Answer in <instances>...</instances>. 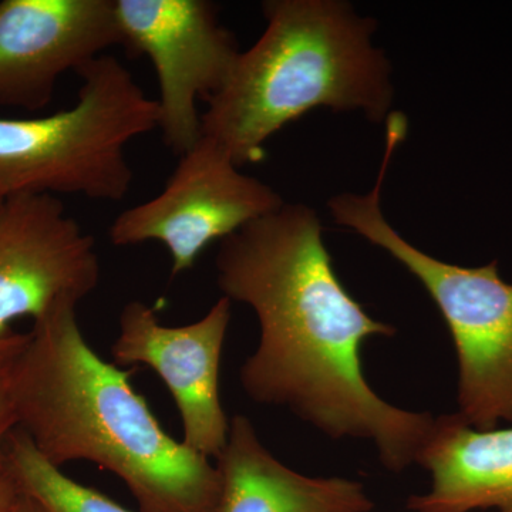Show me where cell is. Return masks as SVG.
<instances>
[{
    "instance_id": "1",
    "label": "cell",
    "mask_w": 512,
    "mask_h": 512,
    "mask_svg": "<svg viewBox=\"0 0 512 512\" xmlns=\"http://www.w3.org/2000/svg\"><path fill=\"white\" fill-rule=\"evenodd\" d=\"M215 266L225 298L258 319V346L239 370L248 397L330 439L370 441L393 473L417 463L436 417L384 402L367 383L360 349L396 329L346 291L315 210L285 202L222 239Z\"/></svg>"
},
{
    "instance_id": "2",
    "label": "cell",
    "mask_w": 512,
    "mask_h": 512,
    "mask_svg": "<svg viewBox=\"0 0 512 512\" xmlns=\"http://www.w3.org/2000/svg\"><path fill=\"white\" fill-rule=\"evenodd\" d=\"M76 309L33 322L15 372L19 429L53 466L119 477L140 512H218L217 466L164 430L130 373L87 343Z\"/></svg>"
},
{
    "instance_id": "3",
    "label": "cell",
    "mask_w": 512,
    "mask_h": 512,
    "mask_svg": "<svg viewBox=\"0 0 512 512\" xmlns=\"http://www.w3.org/2000/svg\"><path fill=\"white\" fill-rule=\"evenodd\" d=\"M262 9L264 35L239 52L227 82L207 101L201 136L241 168L261 163L269 138L319 107L386 123L392 69L373 46L375 20L340 0H269Z\"/></svg>"
},
{
    "instance_id": "4",
    "label": "cell",
    "mask_w": 512,
    "mask_h": 512,
    "mask_svg": "<svg viewBox=\"0 0 512 512\" xmlns=\"http://www.w3.org/2000/svg\"><path fill=\"white\" fill-rule=\"evenodd\" d=\"M82 87L70 109L37 119L0 117V198L83 195L121 201L133 170L126 148L160 124L146 96L117 57H97L77 70Z\"/></svg>"
},
{
    "instance_id": "5",
    "label": "cell",
    "mask_w": 512,
    "mask_h": 512,
    "mask_svg": "<svg viewBox=\"0 0 512 512\" xmlns=\"http://www.w3.org/2000/svg\"><path fill=\"white\" fill-rule=\"evenodd\" d=\"M387 134L375 187L367 194L336 195L329 210L336 224L389 252L419 279L450 330L458 360V416L478 430L512 423V282L498 274L497 261L464 268L440 261L406 241L384 218L380 195L396 148Z\"/></svg>"
},
{
    "instance_id": "6",
    "label": "cell",
    "mask_w": 512,
    "mask_h": 512,
    "mask_svg": "<svg viewBox=\"0 0 512 512\" xmlns=\"http://www.w3.org/2000/svg\"><path fill=\"white\" fill-rule=\"evenodd\" d=\"M284 204L274 188L241 173L218 144L201 136L181 156L164 190L121 212L109 238L116 247L160 242L177 276L191 269L215 239L222 241Z\"/></svg>"
},
{
    "instance_id": "7",
    "label": "cell",
    "mask_w": 512,
    "mask_h": 512,
    "mask_svg": "<svg viewBox=\"0 0 512 512\" xmlns=\"http://www.w3.org/2000/svg\"><path fill=\"white\" fill-rule=\"evenodd\" d=\"M124 47L156 70L165 146L183 156L201 138L197 104L220 92L239 55L208 0H116Z\"/></svg>"
},
{
    "instance_id": "8",
    "label": "cell",
    "mask_w": 512,
    "mask_h": 512,
    "mask_svg": "<svg viewBox=\"0 0 512 512\" xmlns=\"http://www.w3.org/2000/svg\"><path fill=\"white\" fill-rule=\"evenodd\" d=\"M100 275L94 238L55 195L0 202V335L15 320L77 308Z\"/></svg>"
},
{
    "instance_id": "9",
    "label": "cell",
    "mask_w": 512,
    "mask_h": 512,
    "mask_svg": "<svg viewBox=\"0 0 512 512\" xmlns=\"http://www.w3.org/2000/svg\"><path fill=\"white\" fill-rule=\"evenodd\" d=\"M231 303L222 296L197 322L167 326L147 303L128 302L110 352L114 365H144L160 376L177 404L183 443L210 460L220 456L229 434L220 366Z\"/></svg>"
},
{
    "instance_id": "10",
    "label": "cell",
    "mask_w": 512,
    "mask_h": 512,
    "mask_svg": "<svg viewBox=\"0 0 512 512\" xmlns=\"http://www.w3.org/2000/svg\"><path fill=\"white\" fill-rule=\"evenodd\" d=\"M124 46L116 0L0 2V106L39 110L64 73Z\"/></svg>"
},
{
    "instance_id": "11",
    "label": "cell",
    "mask_w": 512,
    "mask_h": 512,
    "mask_svg": "<svg viewBox=\"0 0 512 512\" xmlns=\"http://www.w3.org/2000/svg\"><path fill=\"white\" fill-rule=\"evenodd\" d=\"M218 512H370L365 485L340 477H308L278 460L262 444L252 421L237 414L217 458Z\"/></svg>"
},
{
    "instance_id": "12",
    "label": "cell",
    "mask_w": 512,
    "mask_h": 512,
    "mask_svg": "<svg viewBox=\"0 0 512 512\" xmlns=\"http://www.w3.org/2000/svg\"><path fill=\"white\" fill-rule=\"evenodd\" d=\"M417 464L430 490L412 495L413 512H512V427L478 430L458 414L436 417Z\"/></svg>"
},
{
    "instance_id": "13",
    "label": "cell",
    "mask_w": 512,
    "mask_h": 512,
    "mask_svg": "<svg viewBox=\"0 0 512 512\" xmlns=\"http://www.w3.org/2000/svg\"><path fill=\"white\" fill-rule=\"evenodd\" d=\"M5 454V471L20 493L35 498L49 512H133L96 488L66 476L19 427L10 434Z\"/></svg>"
},
{
    "instance_id": "14",
    "label": "cell",
    "mask_w": 512,
    "mask_h": 512,
    "mask_svg": "<svg viewBox=\"0 0 512 512\" xmlns=\"http://www.w3.org/2000/svg\"><path fill=\"white\" fill-rule=\"evenodd\" d=\"M28 340L29 332H18L15 329L0 335V474L5 473L6 443L12 431L18 429L15 372Z\"/></svg>"
},
{
    "instance_id": "15",
    "label": "cell",
    "mask_w": 512,
    "mask_h": 512,
    "mask_svg": "<svg viewBox=\"0 0 512 512\" xmlns=\"http://www.w3.org/2000/svg\"><path fill=\"white\" fill-rule=\"evenodd\" d=\"M18 495L19 490L15 481L10 478L6 471L0 474V512H8Z\"/></svg>"
},
{
    "instance_id": "16",
    "label": "cell",
    "mask_w": 512,
    "mask_h": 512,
    "mask_svg": "<svg viewBox=\"0 0 512 512\" xmlns=\"http://www.w3.org/2000/svg\"><path fill=\"white\" fill-rule=\"evenodd\" d=\"M8 512H49L43 507L42 504L37 503L35 498L29 497V495L20 493L16 498L15 503Z\"/></svg>"
},
{
    "instance_id": "17",
    "label": "cell",
    "mask_w": 512,
    "mask_h": 512,
    "mask_svg": "<svg viewBox=\"0 0 512 512\" xmlns=\"http://www.w3.org/2000/svg\"><path fill=\"white\" fill-rule=\"evenodd\" d=\"M2 201H3L2 198H0V202H2Z\"/></svg>"
}]
</instances>
